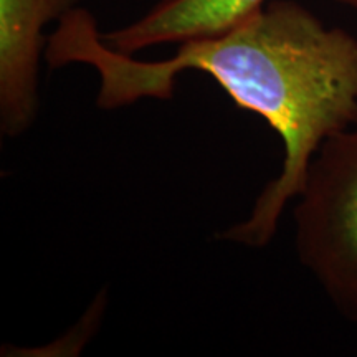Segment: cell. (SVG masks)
I'll list each match as a JSON object with an SVG mask.
<instances>
[{"label": "cell", "mask_w": 357, "mask_h": 357, "mask_svg": "<svg viewBox=\"0 0 357 357\" xmlns=\"http://www.w3.org/2000/svg\"><path fill=\"white\" fill-rule=\"evenodd\" d=\"M45 58L50 68L91 66L100 78L101 109L172 100L178 75L194 70L211 75L236 106L260 114L283 142L281 171L263 187L248 218L217 235L250 248L275 238L314 154L357 116V37L324 25L294 0H270L229 32L178 43L171 58L159 61L111 48L93 13L75 7L47 38Z\"/></svg>", "instance_id": "cell-1"}, {"label": "cell", "mask_w": 357, "mask_h": 357, "mask_svg": "<svg viewBox=\"0 0 357 357\" xmlns=\"http://www.w3.org/2000/svg\"><path fill=\"white\" fill-rule=\"evenodd\" d=\"M298 260L357 323V116L323 142L293 211Z\"/></svg>", "instance_id": "cell-2"}, {"label": "cell", "mask_w": 357, "mask_h": 357, "mask_svg": "<svg viewBox=\"0 0 357 357\" xmlns=\"http://www.w3.org/2000/svg\"><path fill=\"white\" fill-rule=\"evenodd\" d=\"M75 7L78 0H0V131L6 137L33 126L43 29Z\"/></svg>", "instance_id": "cell-3"}, {"label": "cell", "mask_w": 357, "mask_h": 357, "mask_svg": "<svg viewBox=\"0 0 357 357\" xmlns=\"http://www.w3.org/2000/svg\"><path fill=\"white\" fill-rule=\"evenodd\" d=\"M270 0H160L141 19L101 32L114 50L136 55L160 43L217 37L260 12Z\"/></svg>", "instance_id": "cell-4"}, {"label": "cell", "mask_w": 357, "mask_h": 357, "mask_svg": "<svg viewBox=\"0 0 357 357\" xmlns=\"http://www.w3.org/2000/svg\"><path fill=\"white\" fill-rule=\"evenodd\" d=\"M337 2H342V3H347V6H352L357 8V0H337Z\"/></svg>", "instance_id": "cell-5"}]
</instances>
